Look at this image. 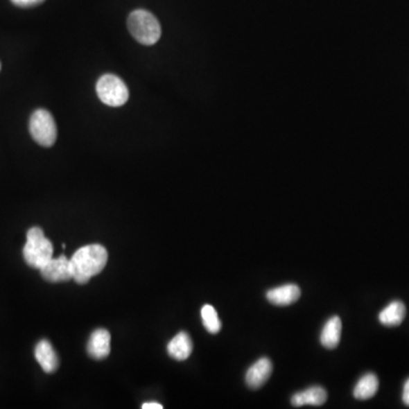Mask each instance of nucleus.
<instances>
[{
  "label": "nucleus",
  "instance_id": "13",
  "mask_svg": "<svg viewBox=\"0 0 409 409\" xmlns=\"http://www.w3.org/2000/svg\"><path fill=\"white\" fill-rule=\"evenodd\" d=\"M342 323L339 316H333L325 323L321 333L322 346L327 349L337 348L340 342Z\"/></svg>",
  "mask_w": 409,
  "mask_h": 409
},
{
  "label": "nucleus",
  "instance_id": "5",
  "mask_svg": "<svg viewBox=\"0 0 409 409\" xmlns=\"http://www.w3.org/2000/svg\"><path fill=\"white\" fill-rule=\"evenodd\" d=\"M28 128L33 140L42 147H51L56 142V122L48 110H35L31 115Z\"/></svg>",
  "mask_w": 409,
  "mask_h": 409
},
{
  "label": "nucleus",
  "instance_id": "4",
  "mask_svg": "<svg viewBox=\"0 0 409 409\" xmlns=\"http://www.w3.org/2000/svg\"><path fill=\"white\" fill-rule=\"evenodd\" d=\"M98 97L110 107H120L129 99V89L121 78L114 74H105L98 80L96 87Z\"/></svg>",
  "mask_w": 409,
  "mask_h": 409
},
{
  "label": "nucleus",
  "instance_id": "3",
  "mask_svg": "<svg viewBox=\"0 0 409 409\" xmlns=\"http://www.w3.org/2000/svg\"><path fill=\"white\" fill-rule=\"evenodd\" d=\"M54 248L51 240L44 236L40 227H32L26 234V243L23 248V257L32 268L40 270L46 263L53 259Z\"/></svg>",
  "mask_w": 409,
  "mask_h": 409
},
{
  "label": "nucleus",
  "instance_id": "9",
  "mask_svg": "<svg viewBox=\"0 0 409 409\" xmlns=\"http://www.w3.org/2000/svg\"><path fill=\"white\" fill-rule=\"evenodd\" d=\"M35 359L46 373H55L60 366V359L55 351L54 347L48 340L39 341L35 346Z\"/></svg>",
  "mask_w": 409,
  "mask_h": 409
},
{
  "label": "nucleus",
  "instance_id": "7",
  "mask_svg": "<svg viewBox=\"0 0 409 409\" xmlns=\"http://www.w3.org/2000/svg\"><path fill=\"white\" fill-rule=\"evenodd\" d=\"M272 372H273V364L271 360L268 357H263L248 368V371L245 373V382L249 388L259 389L268 382Z\"/></svg>",
  "mask_w": 409,
  "mask_h": 409
},
{
  "label": "nucleus",
  "instance_id": "8",
  "mask_svg": "<svg viewBox=\"0 0 409 409\" xmlns=\"http://www.w3.org/2000/svg\"><path fill=\"white\" fill-rule=\"evenodd\" d=\"M300 295L302 290L297 284H284L268 290L266 298L273 305L288 306L299 299Z\"/></svg>",
  "mask_w": 409,
  "mask_h": 409
},
{
  "label": "nucleus",
  "instance_id": "16",
  "mask_svg": "<svg viewBox=\"0 0 409 409\" xmlns=\"http://www.w3.org/2000/svg\"><path fill=\"white\" fill-rule=\"evenodd\" d=\"M202 320L204 329L209 333H218L222 327L220 317H218L216 309L211 305H204L202 308Z\"/></svg>",
  "mask_w": 409,
  "mask_h": 409
},
{
  "label": "nucleus",
  "instance_id": "19",
  "mask_svg": "<svg viewBox=\"0 0 409 409\" xmlns=\"http://www.w3.org/2000/svg\"><path fill=\"white\" fill-rule=\"evenodd\" d=\"M143 409H163V405L158 403H146L142 405Z\"/></svg>",
  "mask_w": 409,
  "mask_h": 409
},
{
  "label": "nucleus",
  "instance_id": "6",
  "mask_svg": "<svg viewBox=\"0 0 409 409\" xmlns=\"http://www.w3.org/2000/svg\"><path fill=\"white\" fill-rule=\"evenodd\" d=\"M40 273L49 282H67L73 279L69 259L64 255L53 257L40 268Z\"/></svg>",
  "mask_w": 409,
  "mask_h": 409
},
{
  "label": "nucleus",
  "instance_id": "18",
  "mask_svg": "<svg viewBox=\"0 0 409 409\" xmlns=\"http://www.w3.org/2000/svg\"><path fill=\"white\" fill-rule=\"evenodd\" d=\"M403 401L406 406L409 407V378L403 385Z\"/></svg>",
  "mask_w": 409,
  "mask_h": 409
},
{
  "label": "nucleus",
  "instance_id": "14",
  "mask_svg": "<svg viewBox=\"0 0 409 409\" xmlns=\"http://www.w3.org/2000/svg\"><path fill=\"white\" fill-rule=\"evenodd\" d=\"M406 316V306L401 302H392L378 315V320L385 327H398Z\"/></svg>",
  "mask_w": 409,
  "mask_h": 409
},
{
  "label": "nucleus",
  "instance_id": "10",
  "mask_svg": "<svg viewBox=\"0 0 409 409\" xmlns=\"http://www.w3.org/2000/svg\"><path fill=\"white\" fill-rule=\"evenodd\" d=\"M88 354L94 359H105L110 354V334L105 329H98L90 336Z\"/></svg>",
  "mask_w": 409,
  "mask_h": 409
},
{
  "label": "nucleus",
  "instance_id": "12",
  "mask_svg": "<svg viewBox=\"0 0 409 409\" xmlns=\"http://www.w3.org/2000/svg\"><path fill=\"white\" fill-rule=\"evenodd\" d=\"M193 349L191 338L186 332H180L167 345V353L177 360H186L189 358Z\"/></svg>",
  "mask_w": 409,
  "mask_h": 409
},
{
  "label": "nucleus",
  "instance_id": "1",
  "mask_svg": "<svg viewBox=\"0 0 409 409\" xmlns=\"http://www.w3.org/2000/svg\"><path fill=\"white\" fill-rule=\"evenodd\" d=\"M107 261V250L101 245H88L78 249L69 259L73 280L76 284H87L104 270Z\"/></svg>",
  "mask_w": 409,
  "mask_h": 409
},
{
  "label": "nucleus",
  "instance_id": "15",
  "mask_svg": "<svg viewBox=\"0 0 409 409\" xmlns=\"http://www.w3.org/2000/svg\"><path fill=\"white\" fill-rule=\"evenodd\" d=\"M378 378L373 373H367L360 378L355 389H354V396L356 399L367 400L372 397H374L378 392Z\"/></svg>",
  "mask_w": 409,
  "mask_h": 409
},
{
  "label": "nucleus",
  "instance_id": "11",
  "mask_svg": "<svg viewBox=\"0 0 409 409\" xmlns=\"http://www.w3.org/2000/svg\"><path fill=\"white\" fill-rule=\"evenodd\" d=\"M327 392L324 388L320 385L308 388L306 390L300 391L293 394L291 398V403L295 407L312 405V406H321L327 401Z\"/></svg>",
  "mask_w": 409,
  "mask_h": 409
},
{
  "label": "nucleus",
  "instance_id": "2",
  "mask_svg": "<svg viewBox=\"0 0 409 409\" xmlns=\"http://www.w3.org/2000/svg\"><path fill=\"white\" fill-rule=\"evenodd\" d=\"M128 28L133 38L145 46L155 44L161 38V24L148 10H137L130 14Z\"/></svg>",
  "mask_w": 409,
  "mask_h": 409
},
{
  "label": "nucleus",
  "instance_id": "17",
  "mask_svg": "<svg viewBox=\"0 0 409 409\" xmlns=\"http://www.w3.org/2000/svg\"><path fill=\"white\" fill-rule=\"evenodd\" d=\"M17 7L28 8V7L37 6L44 3V0H10Z\"/></svg>",
  "mask_w": 409,
  "mask_h": 409
},
{
  "label": "nucleus",
  "instance_id": "20",
  "mask_svg": "<svg viewBox=\"0 0 409 409\" xmlns=\"http://www.w3.org/2000/svg\"></svg>",
  "mask_w": 409,
  "mask_h": 409
}]
</instances>
